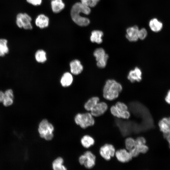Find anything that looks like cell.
<instances>
[{
  "label": "cell",
  "instance_id": "obj_1",
  "mask_svg": "<svg viewBox=\"0 0 170 170\" xmlns=\"http://www.w3.org/2000/svg\"><path fill=\"white\" fill-rule=\"evenodd\" d=\"M91 12L90 8L82 4L81 2L75 3L71 10V16L74 22L79 26H85L90 23L89 20L81 15V13L89 14Z\"/></svg>",
  "mask_w": 170,
  "mask_h": 170
},
{
  "label": "cell",
  "instance_id": "obj_2",
  "mask_svg": "<svg viewBox=\"0 0 170 170\" xmlns=\"http://www.w3.org/2000/svg\"><path fill=\"white\" fill-rule=\"evenodd\" d=\"M122 90V87L120 83L114 79H108L103 88V96L107 100H113L118 97Z\"/></svg>",
  "mask_w": 170,
  "mask_h": 170
},
{
  "label": "cell",
  "instance_id": "obj_3",
  "mask_svg": "<svg viewBox=\"0 0 170 170\" xmlns=\"http://www.w3.org/2000/svg\"><path fill=\"white\" fill-rule=\"evenodd\" d=\"M54 129L53 125L47 119H44L40 122L38 130L41 138L49 141L53 138Z\"/></svg>",
  "mask_w": 170,
  "mask_h": 170
},
{
  "label": "cell",
  "instance_id": "obj_4",
  "mask_svg": "<svg viewBox=\"0 0 170 170\" xmlns=\"http://www.w3.org/2000/svg\"><path fill=\"white\" fill-rule=\"evenodd\" d=\"M93 116L91 113L88 112L78 113L74 117V121L76 124L85 129L94 124L95 121Z\"/></svg>",
  "mask_w": 170,
  "mask_h": 170
},
{
  "label": "cell",
  "instance_id": "obj_5",
  "mask_svg": "<svg viewBox=\"0 0 170 170\" xmlns=\"http://www.w3.org/2000/svg\"><path fill=\"white\" fill-rule=\"evenodd\" d=\"M31 17L26 13H19L16 17V23L20 28L26 30H31L32 28Z\"/></svg>",
  "mask_w": 170,
  "mask_h": 170
},
{
  "label": "cell",
  "instance_id": "obj_6",
  "mask_svg": "<svg viewBox=\"0 0 170 170\" xmlns=\"http://www.w3.org/2000/svg\"><path fill=\"white\" fill-rule=\"evenodd\" d=\"M93 55L96 58V65L98 68H104L106 67L109 55L103 48H100L96 49Z\"/></svg>",
  "mask_w": 170,
  "mask_h": 170
},
{
  "label": "cell",
  "instance_id": "obj_7",
  "mask_svg": "<svg viewBox=\"0 0 170 170\" xmlns=\"http://www.w3.org/2000/svg\"><path fill=\"white\" fill-rule=\"evenodd\" d=\"M115 149L111 144H105L102 146L99 150V153L101 156L106 160H109L111 157L115 155Z\"/></svg>",
  "mask_w": 170,
  "mask_h": 170
},
{
  "label": "cell",
  "instance_id": "obj_8",
  "mask_svg": "<svg viewBox=\"0 0 170 170\" xmlns=\"http://www.w3.org/2000/svg\"><path fill=\"white\" fill-rule=\"evenodd\" d=\"M108 108V105L106 103L99 101L90 110V113L93 116H99L103 114Z\"/></svg>",
  "mask_w": 170,
  "mask_h": 170
},
{
  "label": "cell",
  "instance_id": "obj_9",
  "mask_svg": "<svg viewBox=\"0 0 170 170\" xmlns=\"http://www.w3.org/2000/svg\"><path fill=\"white\" fill-rule=\"evenodd\" d=\"M117 108L118 113V118H121L128 119L130 116V114L128 110V106L124 103L117 102L115 105Z\"/></svg>",
  "mask_w": 170,
  "mask_h": 170
},
{
  "label": "cell",
  "instance_id": "obj_10",
  "mask_svg": "<svg viewBox=\"0 0 170 170\" xmlns=\"http://www.w3.org/2000/svg\"><path fill=\"white\" fill-rule=\"evenodd\" d=\"M115 155L118 160L122 163L128 162L133 158L129 152L125 149L117 150L115 152Z\"/></svg>",
  "mask_w": 170,
  "mask_h": 170
},
{
  "label": "cell",
  "instance_id": "obj_11",
  "mask_svg": "<svg viewBox=\"0 0 170 170\" xmlns=\"http://www.w3.org/2000/svg\"><path fill=\"white\" fill-rule=\"evenodd\" d=\"M142 75L140 69L138 67H135L133 70L129 71L127 78L131 82L134 83L135 82H139L142 80Z\"/></svg>",
  "mask_w": 170,
  "mask_h": 170
},
{
  "label": "cell",
  "instance_id": "obj_12",
  "mask_svg": "<svg viewBox=\"0 0 170 170\" xmlns=\"http://www.w3.org/2000/svg\"><path fill=\"white\" fill-rule=\"evenodd\" d=\"M139 29L138 27L135 26L130 27L127 30L126 38L130 42H136L139 38L138 32Z\"/></svg>",
  "mask_w": 170,
  "mask_h": 170
},
{
  "label": "cell",
  "instance_id": "obj_13",
  "mask_svg": "<svg viewBox=\"0 0 170 170\" xmlns=\"http://www.w3.org/2000/svg\"><path fill=\"white\" fill-rule=\"evenodd\" d=\"M149 150V148L145 144L138 145L135 146L129 151L133 157H137L140 153L144 154Z\"/></svg>",
  "mask_w": 170,
  "mask_h": 170
},
{
  "label": "cell",
  "instance_id": "obj_14",
  "mask_svg": "<svg viewBox=\"0 0 170 170\" xmlns=\"http://www.w3.org/2000/svg\"><path fill=\"white\" fill-rule=\"evenodd\" d=\"M70 71L74 75H78L83 70V66L81 62L78 60L75 59L71 61L70 63Z\"/></svg>",
  "mask_w": 170,
  "mask_h": 170
},
{
  "label": "cell",
  "instance_id": "obj_15",
  "mask_svg": "<svg viewBox=\"0 0 170 170\" xmlns=\"http://www.w3.org/2000/svg\"><path fill=\"white\" fill-rule=\"evenodd\" d=\"M86 157V160L83 165L88 169L93 167L95 164L96 156L91 151H87L84 154Z\"/></svg>",
  "mask_w": 170,
  "mask_h": 170
},
{
  "label": "cell",
  "instance_id": "obj_16",
  "mask_svg": "<svg viewBox=\"0 0 170 170\" xmlns=\"http://www.w3.org/2000/svg\"><path fill=\"white\" fill-rule=\"evenodd\" d=\"M158 126L163 134L170 133V116L164 117L159 121Z\"/></svg>",
  "mask_w": 170,
  "mask_h": 170
},
{
  "label": "cell",
  "instance_id": "obj_17",
  "mask_svg": "<svg viewBox=\"0 0 170 170\" xmlns=\"http://www.w3.org/2000/svg\"><path fill=\"white\" fill-rule=\"evenodd\" d=\"M49 22L48 18L43 14L39 15L36 18L35 21L36 26L41 29L47 27L48 26Z\"/></svg>",
  "mask_w": 170,
  "mask_h": 170
},
{
  "label": "cell",
  "instance_id": "obj_18",
  "mask_svg": "<svg viewBox=\"0 0 170 170\" xmlns=\"http://www.w3.org/2000/svg\"><path fill=\"white\" fill-rule=\"evenodd\" d=\"M151 30L153 32H157L161 31L162 28V23L156 18L151 19L149 23Z\"/></svg>",
  "mask_w": 170,
  "mask_h": 170
},
{
  "label": "cell",
  "instance_id": "obj_19",
  "mask_svg": "<svg viewBox=\"0 0 170 170\" xmlns=\"http://www.w3.org/2000/svg\"><path fill=\"white\" fill-rule=\"evenodd\" d=\"M51 4L52 11L55 13L60 12L65 7L62 0H52Z\"/></svg>",
  "mask_w": 170,
  "mask_h": 170
},
{
  "label": "cell",
  "instance_id": "obj_20",
  "mask_svg": "<svg viewBox=\"0 0 170 170\" xmlns=\"http://www.w3.org/2000/svg\"><path fill=\"white\" fill-rule=\"evenodd\" d=\"M73 81V77L71 74L68 72H66L62 76L60 82L63 87H67L71 85Z\"/></svg>",
  "mask_w": 170,
  "mask_h": 170
},
{
  "label": "cell",
  "instance_id": "obj_21",
  "mask_svg": "<svg viewBox=\"0 0 170 170\" xmlns=\"http://www.w3.org/2000/svg\"><path fill=\"white\" fill-rule=\"evenodd\" d=\"M103 35V32L99 30H94L91 32L90 40L92 42H96L98 44L101 43L102 41V37Z\"/></svg>",
  "mask_w": 170,
  "mask_h": 170
},
{
  "label": "cell",
  "instance_id": "obj_22",
  "mask_svg": "<svg viewBox=\"0 0 170 170\" xmlns=\"http://www.w3.org/2000/svg\"><path fill=\"white\" fill-rule=\"evenodd\" d=\"M99 101L98 97H93L89 99L85 104L84 108L88 111H90Z\"/></svg>",
  "mask_w": 170,
  "mask_h": 170
},
{
  "label": "cell",
  "instance_id": "obj_23",
  "mask_svg": "<svg viewBox=\"0 0 170 170\" xmlns=\"http://www.w3.org/2000/svg\"><path fill=\"white\" fill-rule=\"evenodd\" d=\"M64 160L61 157H58L53 162L52 166L54 170H66V167L63 165Z\"/></svg>",
  "mask_w": 170,
  "mask_h": 170
},
{
  "label": "cell",
  "instance_id": "obj_24",
  "mask_svg": "<svg viewBox=\"0 0 170 170\" xmlns=\"http://www.w3.org/2000/svg\"><path fill=\"white\" fill-rule=\"evenodd\" d=\"M94 139L88 135H84L81 139V143L82 146L85 148H88L94 143Z\"/></svg>",
  "mask_w": 170,
  "mask_h": 170
},
{
  "label": "cell",
  "instance_id": "obj_25",
  "mask_svg": "<svg viewBox=\"0 0 170 170\" xmlns=\"http://www.w3.org/2000/svg\"><path fill=\"white\" fill-rule=\"evenodd\" d=\"M35 58L38 62L43 63L45 62L47 60L46 52L42 49L38 50L35 53Z\"/></svg>",
  "mask_w": 170,
  "mask_h": 170
},
{
  "label": "cell",
  "instance_id": "obj_26",
  "mask_svg": "<svg viewBox=\"0 0 170 170\" xmlns=\"http://www.w3.org/2000/svg\"><path fill=\"white\" fill-rule=\"evenodd\" d=\"M8 41L5 39H0V51L5 54H7L9 51V49L7 45Z\"/></svg>",
  "mask_w": 170,
  "mask_h": 170
},
{
  "label": "cell",
  "instance_id": "obj_27",
  "mask_svg": "<svg viewBox=\"0 0 170 170\" xmlns=\"http://www.w3.org/2000/svg\"><path fill=\"white\" fill-rule=\"evenodd\" d=\"M125 145L127 150L129 151L134 147L135 140L131 137L127 138L125 140Z\"/></svg>",
  "mask_w": 170,
  "mask_h": 170
},
{
  "label": "cell",
  "instance_id": "obj_28",
  "mask_svg": "<svg viewBox=\"0 0 170 170\" xmlns=\"http://www.w3.org/2000/svg\"><path fill=\"white\" fill-rule=\"evenodd\" d=\"M81 2L83 4L89 7L95 6L99 0H80Z\"/></svg>",
  "mask_w": 170,
  "mask_h": 170
},
{
  "label": "cell",
  "instance_id": "obj_29",
  "mask_svg": "<svg viewBox=\"0 0 170 170\" xmlns=\"http://www.w3.org/2000/svg\"><path fill=\"white\" fill-rule=\"evenodd\" d=\"M147 32L146 30L144 28L139 30L138 32L139 38L143 40L144 39L147 37Z\"/></svg>",
  "mask_w": 170,
  "mask_h": 170
},
{
  "label": "cell",
  "instance_id": "obj_30",
  "mask_svg": "<svg viewBox=\"0 0 170 170\" xmlns=\"http://www.w3.org/2000/svg\"><path fill=\"white\" fill-rule=\"evenodd\" d=\"M13 102V99L7 97H5L3 102V105L5 106H8L12 105Z\"/></svg>",
  "mask_w": 170,
  "mask_h": 170
},
{
  "label": "cell",
  "instance_id": "obj_31",
  "mask_svg": "<svg viewBox=\"0 0 170 170\" xmlns=\"http://www.w3.org/2000/svg\"><path fill=\"white\" fill-rule=\"evenodd\" d=\"M135 145L145 144L146 140L145 139L142 137H139L135 140Z\"/></svg>",
  "mask_w": 170,
  "mask_h": 170
},
{
  "label": "cell",
  "instance_id": "obj_32",
  "mask_svg": "<svg viewBox=\"0 0 170 170\" xmlns=\"http://www.w3.org/2000/svg\"><path fill=\"white\" fill-rule=\"evenodd\" d=\"M26 1L30 4L34 6L40 5L42 2V0H26Z\"/></svg>",
  "mask_w": 170,
  "mask_h": 170
},
{
  "label": "cell",
  "instance_id": "obj_33",
  "mask_svg": "<svg viewBox=\"0 0 170 170\" xmlns=\"http://www.w3.org/2000/svg\"><path fill=\"white\" fill-rule=\"evenodd\" d=\"M5 97H9L13 99L14 94L12 90L11 89H8L6 90L4 92Z\"/></svg>",
  "mask_w": 170,
  "mask_h": 170
},
{
  "label": "cell",
  "instance_id": "obj_34",
  "mask_svg": "<svg viewBox=\"0 0 170 170\" xmlns=\"http://www.w3.org/2000/svg\"><path fill=\"white\" fill-rule=\"evenodd\" d=\"M86 159V157L84 154L81 156L79 158V162L80 164L83 165Z\"/></svg>",
  "mask_w": 170,
  "mask_h": 170
},
{
  "label": "cell",
  "instance_id": "obj_35",
  "mask_svg": "<svg viewBox=\"0 0 170 170\" xmlns=\"http://www.w3.org/2000/svg\"><path fill=\"white\" fill-rule=\"evenodd\" d=\"M165 99L166 102L167 104L170 105V89L167 92V95Z\"/></svg>",
  "mask_w": 170,
  "mask_h": 170
},
{
  "label": "cell",
  "instance_id": "obj_36",
  "mask_svg": "<svg viewBox=\"0 0 170 170\" xmlns=\"http://www.w3.org/2000/svg\"><path fill=\"white\" fill-rule=\"evenodd\" d=\"M163 136L164 138L166 139L168 142L170 149V133L163 134Z\"/></svg>",
  "mask_w": 170,
  "mask_h": 170
},
{
  "label": "cell",
  "instance_id": "obj_37",
  "mask_svg": "<svg viewBox=\"0 0 170 170\" xmlns=\"http://www.w3.org/2000/svg\"><path fill=\"white\" fill-rule=\"evenodd\" d=\"M5 98L4 93L0 91V102H3Z\"/></svg>",
  "mask_w": 170,
  "mask_h": 170
},
{
  "label": "cell",
  "instance_id": "obj_38",
  "mask_svg": "<svg viewBox=\"0 0 170 170\" xmlns=\"http://www.w3.org/2000/svg\"><path fill=\"white\" fill-rule=\"evenodd\" d=\"M5 54L3 52L0 51V56L3 57L4 56Z\"/></svg>",
  "mask_w": 170,
  "mask_h": 170
}]
</instances>
